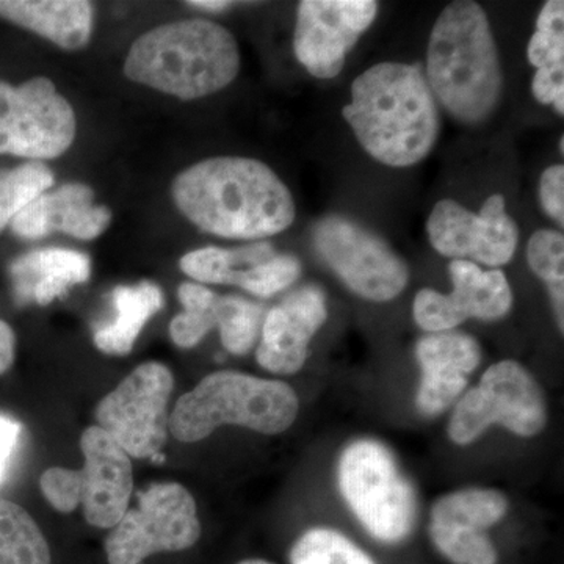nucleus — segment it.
I'll use <instances>...</instances> for the list:
<instances>
[{
	"label": "nucleus",
	"mask_w": 564,
	"mask_h": 564,
	"mask_svg": "<svg viewBox=\"0 0 564 564\" xmlns=\"http://www.w3.org/2000/svg\"><path fill=\"white\" fill-rule=\"evenodd\" d=\"M541 206L545 214L560 226L564 225V166H549L541 174L540 181Z\"/></svg>",
	"instance_id": "nucleus-33"
},
{
	"label": "nucleus",
	"mask_w": 564,
	"mask_h": 564,
	"mask_svg": "<svg viewBox=\"0 0 564 564\" xmlns=\"http://www.w3.org/2000/svg\"><path fill=\"white\" fill-rule=\"evenodd\" d=\"M187 3L195 7V9L212 11V13H220V11L228 10L232 6V2H228V0H192Z\"/></svg>",
	"instance_id": "nucleus-36"
},
{
	"label": "nucleus",
	"mask_w": 564,
	"mask_h": 564,
	"mask_svg": "<svg viewBox=\"0 0 564 564\" xmlns=\"http://www.w3.org/2000/svg\"><path fill=\"white\" fill-rule=\"evenodd\" d=\"M199 536L202 522L192 494L163 481L137 492L135 507L111 529L104 547L109 564H143L152 555L187 551Z\"/></svg>",
	"instance_id": "nucleus-8"
},
{
	"label": "nucleus",
	"mask_w": 564,
	"mask_h": 564,
	"mask_svg": "<svg viewBox=\"0 0 564 564\" xmlns=\"http://www.w3.org/2000/svg\"><path fill=\"white\" fill-rule=\"evenodd\" d=\"M296 414L299 397L291 386L239 372H215L177 400L169 426L181 443H198L223 425L282 433Z\"/></svg>",
	"instance_id": "nucleus-5"
},
{
	"label": "nucleus",
	"mask_w": 564,
	"mask_h": 564,
	"mask_svg": "<svg viewBox=\"0 0 564 564\" xmlns=\"http://www.w3.org/2000/svg\"><path fill=\"white\" fill-rule=\"evenodd\" d=\"M545 402L540 386L524 367L514 361L494 364L480 384L459 400L448 436L466 445L499 423L519 436H534L544 429Z\"/></svg>",
	"instance_id": "nucleus-11"
},
{
	"label": "nucleus",
	"mask_w": 564,
	"mask_h": 564,
	"mask_svg": "<svg viewBox=\"0 0 564 564\" xmlns=\"http://www.w3.org/2000/svg\"><path fill=\"white\" fill-rule=\"evenodd\" d=\"M111 223V210L95 203V192L82 182H69L33 199L10 223L11 232L24 240H39L63 232L79 240L101 236Z\"/></svg>",
	"instance_id": "nucleus-18"
},
{
	"label": "nucleus",
	"mask_w": 564,
	"mask_h": 564,
	"mask_svg": "<svg viewBox=\"0 0 564 564\" xmlns=\"http://www.w3.org/2000/svg\"><path fill=\"white\" fill-rule=\"evenodd\" d=\"M73 107L47 77L14 85L0 80V154L31 162L61 158L76 139Z\"/></svg>",
	"instance_id": "nucleus-10"
},
{
	"label": "nucleus",
	"mask_w": 564,
	"mask_h": 564,
	"mask_svg": "<svg viewBox=\"0 0 564 564\" xmlns=\"http://www.w3.org/2000/svg\"><path fill=\"white\" fill-rule=\"evenodd\" d=\"M314 245L347 288L370 302H391L410 280L403 259L380 236L350 218H323L315 226Z\"/></svg>",
	"instance_id": "nucleus-12"
},
{
	"label": "nucleus",
	"mask_w": 564,
	"mask_h": 564,
	"mask_svg": "<svg viewBox=\"0 0 564 564\" xmlns=\"http://www.w3.org/2000/svg\"><path fill=\"white\" fill-rule=\"evenodd\" d=\"M276 254L270 243L261 242L248 247H206L182 256V272L198 284L239 285L242 288L248 274Z\"/></svg>",
	"instance_id": "nucleus-23"
},
{
	"label": "nucleus",
	"mask_w": 564,
	"mask_h": 564,
	"mask_svg": "<svg viewBox=\"0 0 564 564\" xmlns=\"http://www.w3.org/2000/svg\"><path fill=\"white\" fill-rule=\"evenodd\" d=\"M534 99L544 106H554L560 117L564 115V63L538 69L532 80Z\"/></svg>",
	"instance_id": "nucleus-32"
},
{
	"label": "nucleus",
	"mask_w": 564,
	"mask_h": 564,
	"mask_svg": "<svg viewBox=\"0 0 564 564\" xmlns=\"http://www.w3.org/2000/svg\"><path fill=\"white\" fill-rule=\"evenodd\" d=\"M237 564H273L265 562V560L252 558V560H243V562Z\"/></svg>",
	"instance_id": "nucleus-37"
},
{
	"label": "nucleus",
	"mask_w": 564,
	"mask_h": 564,
	"mask_svg": "<svg viewBox=\"0 0 564 564\" xmlns=\"http://www.w3.org/2000/svg\"><path fill=\"white\" fill-rule=\"evenodd\" d=\"M0 18L65 51L90 43L95 7L87 0H0Z\"/></svg>",
	"instance_id": "nucleus-21"
},
{
	"label": "nucleus",
	"mask_w": 564,
	"mask_h": 564,
	"mask_svg": "<svg viewBox=\"0 0 564 564\" xmlns=\"http://www.w3.org/2000/svg\"><path fill=\"white\" fill-rule=\"evenodd\" d=\"M328 318L325 295L315 285L291 293L262 322L256 359L262 369L278 375L299 372L307 359L315 333Z\"/></svg>",
	"instance_id": "nucleus-17"
},
{
	"label": "nucleus",
	"mask_w": 564,
	"mask_h": 564,
	"mask_svg": "<svg viewBox=\"0 0 564 564\" xmlns=\"http://www.w3.org/2000/svg\"><path fill=\"white\" fill-rule=\"evenodd\" d=\"M527 261L540 280L547 284L554 304L556 322L563 332L564 300V236L563 232L541 229L530 237Z\"/></svg>",
	"instance_id": "nucleus-28"
},
{
	"label": "nucleus",
	"mask_w": 564,
	"mask_h": 564,
	"mask_svg": "<svg viewBox=\"0 0 564 564\" xmlns=\"http://www.w3.org/2000/svg\"><path fill=\"white\" fill-rule=\"evenodd\" d=\"M80 451L84 467H50L40 477L41 492L61 513H73L82 505L88 524L96 529H113L131 502V456L98 425L84 430Z\"/></svg>",
	"instance_id": "nucleus-6"
},
{
	"label": "nucleus",
	"mask_w": 564,
	"mask_h": 564,
	"mask_svg": "<svg viewBox=\"0 0 564 564\" xmlns=\"http://www.w3.org/2000/svg\"><path fill=\"white\" fill-rule=\"evenodd\" d=\"M91 261L84 252L44 248L21 256L10 265L13 295L20 306H47L70 288L90 280Z\"/></svg>",
	"instance_id": "nucleus-20"
},
{
	"label": "nucleus",
	"mask_w": 564,
	"mask_h": 564,
	"mask_svg": "<svg viewBox=\"0 0 564 564\" xmlns=\"http://www.w3.org/2000/svg\"><path fill=\"white\" fill-rule=\"evenodd\" d=\"M22 425L9 414L0 413V484L6 478L7 470L20 444Z\"/></svg>",
	"instance_id": "nucleus-34"
},
{
	"label": "nucleus",
	"mask_w": 564,
	"mask_h": 564,
	"mask_svg": "<svg viewBox=\"0 0 564 564\" xmlns=\"http://www.w3.org/2000/svg\"><path fill=\"white\" fill-rule=\"evenodd\" d=\"M172 196L196 228L223 239H263L295 221L288 185L256 159L225 155L195 163L177 174Z\"/></svg>",
	"instance_id": "nucleus-1"
},
{
	"label": "nucleus",
	"mask_w": 564,
	"mask_h": 564,
	"mask_svg": "<svg viewBox=\"0 0 564 564\" xmlns=\"http://www.w3.org/2000/svg\"><path fill=\"white\" fill-rule=\"evenodd\" d=\"M426 232L434 250L445 258H473L488 267L510 262L519 245L518 223L507 214L500 193L486 199L480 214L454 199H443L433 207Z\"/></svg>",
	"instance_id": "nucleus-13"
},
{
	"label": "nucleus",
	"mask_w": 564,
	"mask_h": 564,
	"mask_svg": "<svg viewBox=\"0 0 564 564\" xmlns=\"http://www.w3.org/2000/svg\"><path fill=\"white\" fill-rule=\"evenodd\" d=\"M17 358V334L13 328L0 318V377L9 372Z\"/></svg>",
	"instance_id": "nucleus-35"
},
{
	"label": "nucleus",
	"mask_w": 564,
	"mask_h": 564,
	"mask_svg": "<svg viewBox=\"0 0 564 564\" xmlns=\"http://www.w3.org/2000/svg\"><path fill=\"white\" fill-rule=\"evenodd\" d=\"M262 315L261 304L240 296H218L217 326L223 347L232 355H247L258 343Z\"/></svg>",
	"instance_id": "nucleus-27"
},
{
	"label": "nucleus",
	"mask_w": 564,
	"mask_h": 564,
	"mask_svg": "<svg viewBox=\"0 0 564 564\" xmlns=\"http://www.w3.org/2000/svg\"><path fill=\"white\" fill-rule=\"evenodd\" d=\"M173 389L169 367L141 364L98 403L96 422L131 458L152 459L169 441Z\"/></svg>",
	"instance_id": "nucleus-9"
},
{
	"label": "nucleus",
	"mask_w": 564,
	"mask_h": 564,
	"mask_svg": "<svg viewBox=\"0 0 564 564\" xmlns=\"http://www.w3.org/2000/svg\"><path fill=\"white\" fill-rule=\"evenodd\" d=\"M377 14L373 0H303L293 35L296 61L317 79H334Z\"/></svg>",
	"instance_id": "nucleus-14"
},
{
	"label": "nucleus",
	"mask_w": 564,
	"mask_h": 564,
	"mask_svg": "<svg viewBox=\"0 0 564 564\" xmlns=\"http://www.w3.org/2000/svg\"><path fill=\"white\" fill-rule=\"evenodd\" d=\"M54 173L41 162H28L17 169L0 170V232L25 207L54 187Z\"/></svg>",
	"instance_id": "nucleus-26"
},
{
	"label": "nucleus",
	"mask_w": 564,
	"mask_h": 564,
	"mask_svg": "<svg viewBox=\"0 0 564 564\" xmlns=\"http://www.w3.org/2000/svg\"><path fill=\"white\" fill-rule=\"evenodd\" d=\"M454 292L444 295L423 289L415 295L414 318L429 333L452 332L467 318L497 321L513 304L510 282L500 270L484 269L473 261H452Z\"/></svg>",
	"instance_id": "nucleus-15"
},
{
	"label": "nucleus",
	"mask_w": 564,
	"mask_h": 564,
	"mask_svg": "<svg viewBox=\"0 0 564 564\" xmlns=\"http://www.w3.org/2000/svg\"><path fill=\"white\" fill-rule=\"evenodd\" d=\"M177 299L184 311L170 323V336L176 347H196L217 326L218 295L198 282H182Z\"/></svg>",
	"instance_id": "nucleus-25"
},
{
	"label": "nucleus",
	"mask_w": 564,
	"mask_h": 564,
	"mask_svg": "<svg viewBox=\"0 0 564 564\" xmlns=\"http://www.w3.org/2000/svg\"><path fill=\"white\" fill-rule=\"evenodd\" d=\"M343 113L367 154L392 169L422 162L440 135L432 88L422 69L406 63H378L359 74Z\"/></svg>",
	"instance_id": "nucleus-2"
},
{
	"label": "nucleus",
	"mask_w": 564,
	"mask_h": 564,
	"mask_svg": "<svg viewBox=\"0 0 564 564\" xmlns=\"http://www.w3.org/2000/svg\"><path fill=\"white\" fill-rule=\"evenodd\" d=\"M0 564H52L51 547L21 505L0 499Z\"/></svg>",
	"instance_id": "nucleus-24"
},
{
	"label": "nucleus",
	"mask_w": 564,
	"mask_h": 564,
	"mask_svg": "<svg viewBox=\"0 0 564 564\" xmlns=\"http://www.w3.org/2000/svg\"><path fill=\"white\" fill-rule=\"evenodd\" d=\"M292 564H377L343 533L313 529L303 534L291 551Z\"/></svg>",
	"instance_id": "nucleus-29"
},
{
	"label": "nucleus",
	"mask_w": 564,
	"mask_h": 564,
	"mask_svg": "<svg viewBox=\"0 0 564 564\" xmlns=\"http://www.w3.org/2000/svg\"><path fill=\"white\" fill-rule=\"evenodd\" d=\"M339 488L345 502L367 532L383 543H400L413 530L417 502L388 447L356 441L339 462Z\"/></svg>",
	"instance_id": "nucleus-7"
},
{
	"label": "nucleus",
	"mask_w": 564,
	"mask_h": 564,
	"mask_svg": "<svg viewBox=\"0 0 564 564\" xmlns=\"http://www.w3.org/2000/svg\"><path fill=\"white\" fill-rule=\"evenodd\" d=\"M507 508V499L492 489L445 496L432 511L433 543L455 564H497V551L486 530L503 518Z\"/></svg>",
	"instance_id": "nucleus-16"
},
{
	"label": "nucleus",
	"mask_w": 564,
	"mask_h": 564,
	"mask_svg": "<svg viewBox=\"0 0 564 564\" xmlns=\"http://www.w3.org/2000/svg\"><path fill=\"white\" fill-rule=\"evenodd\" d=\"M302 274L299 259L291 254H274L269 261L256 267L242 285L243 291L256 296L276 295L292 285Z\"/></svg>",
	"instance_id": "nucleus-31"
},
{
	"label": "nucleus",
	"mask_w": 564,
	"mask_h": 564,
	"mask_svg": "<svg viewBox=\"0 0 564 564\" xmlns=\"http://www.w3.org/2000/svg\"><path fill=\"white\" fill-rule=\"evenodd\" d=\"M115 317L96 328L93 343L109 356H126L133 350L144 325L163 307L161 288L151 281L118 285L111 292Z\"/></svg>",
	"instance_id": "nucleus-22"
},
{
	"label": "nucleus",
	"mask_w": 564,
	"mask_h": 564,
	"mask_svg": "<svg viewBox=\"0 0 564 564\" xmlns=\"http://www.w3.org/2000/svg\"><path fill=\"white\" fill-rule=\"evenodd\" d=\"M422 367L417 406L423 414L444 413L467 386L481 361L480 345L469 334L443 332L422 337L415 348Z\"/></svg>",
	"instance_id": "nucleus-19"
},
{
	"label": "nucleus",
	"mask_w": 564,
	"mask_h": 564,
	"mask_svg": "<svg viewBox=\"0 0 564 564\" xmlns=\"http://www.w3.org/2000/svg\"><path fill=\"white\" fill-rule=\"evenodd\" d=\"M240 70L239 44L209 20H182L139 36L124 62L128 79L180 98H204L228 87Z\"/></svg>",
	"instance_id": "nucleus-4"
},
{
	"label": "nucleus",
	"mask_w": 564,
	"mask_h": 564,
	"mask_svg": "<svg viewBox=\"0 0 564 564\" xmlns=\"http://www.w3.org/2000/svg\"><path fill=\"white\" fill-rule=\"evenodd\" d=\"M425 77L455 120L478 124L491 117L503 76L484 7L473 0L445 7L430 35Z\"/></svg>",
	"instance_id": "nucleus-3"
},
{
	"label": "nucleus",
	"mask_w": 564,
	"mask_h": 564,
	"mask_svg": "<svg viewBox=\"0 0 564 564\" xmlns=\"http://www.w3.org/2000/svg\"><path fill=\"white\" fill-rule=\"evenodd\" d=\"M529 62L538 69L564 63V2L549 0L536 20V32L529 43Z\"/></svg>",
	"instance_id": "nucleus-30"
}]
</instances>
